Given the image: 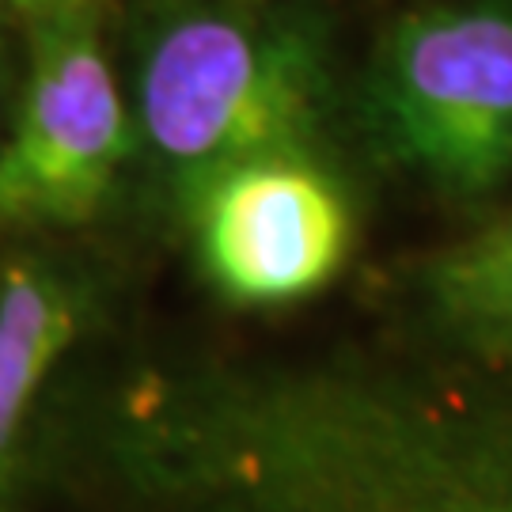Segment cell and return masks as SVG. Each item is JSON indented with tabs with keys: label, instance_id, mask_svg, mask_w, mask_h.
<instances>
[{
	"label": "cell",
	"instance_id": "cell-1",
	"mask_svg": "<svg viewBox=\"0 0 512 512\" xmlns=\"http://www.w3.org/2000/svg\"><path fill=\"white\" fill-rule=\"evenodd\" d=\"M349 88L327 19L281 0H145L133 27L137 156L167 198L247 156L330 148Z\"/></svg>",
	"mask_w": 512,
	"mask_h": 512
},
{
	"label": "cell",
	"instance_id": "cell-2",
	"mask_svg": "<svg viewBox=\"0 0 512 512\" xmlns=\"http://www.w3.org/2000/svg\"><path fill=\"white\" fill-rule=\"evenodd\" d=\"M346 118L376 164L448 205L512 186V0H429L387 23Z\"/></svg>",
	"mask_w": 512,
	"mask_h": 512
},
{
	"label": "cell",
	"instance_id": "cell-3",
	"mask_svg": "<svg viewBox=\"0 0 512 512\" xmlns=\"http://www.w3.org/2000/svg\"><path fill=\"white\" fill-rule=\"evenodd\" d=\"M31 23L27 76L0 141V236L54 239L107 217L137 156V126L95 0Z\"/></svg>",
	"mask_w": 512,
	"mask_h": 512
},
{
	"label": "cell",
	"instance_id": "cell-4",
	"mask_svg": "<svg viewBox=\"0 0 512 512\" xmlns=\"http://www.w3.org/2000/svg\"><path fill=\"white\" fill-rule=\"evenodd\" d=\"M198 277L220 304L277 311L330 289L357 247V205L330 148L247 156L179 190Z\"/></svg>",
	"mask_w": 512,
	"mask_h": 512
},
{
	"label": "cell",
	"instance_id": "cell-5",
	"mask_svg": "<svg viewBox=\"0 0 512 512\" xmlns=\"http://www.w3.org/2000/svg\"><path fill=\"white\" fill-rule=\"evenodd\" d=\"M103 277L50 247L0 262V512H38L50 494L73 361L103 323Z\"/></svg>",
	"mask_w": 512,
	"mask_h": 512
},
{
	"label": "cell",
	"instance_id": "cell-6",
	"mask_svg": "<svg viewBox=\"0 0 512 512\" xmlns=\"http://www.w3.org/2000/svg\"><path fill=\"white\" fill-rule=\"evenodd\" d=\"M403 285L421 349L512 365V209L414 262Z\"/></svg>",
	"mask_w": 512,
	"mask_h": 512
},
{
	"label": "cell",
	"instance_id": "cell-7",
	"mask_svg": "<svg viewBox=\"0 0 512 512\" xmlns=\"http://www.w3.org/2000/svg\"><path fill=\"white\" fill-rule=\"evenodd\" d=\"M0 4H12L23 16H50V12H61V8H73V4H84V0H0Z\"/></svg>",
	"mask_w": 512,
	"mask_h": 512
}]
</instances>
